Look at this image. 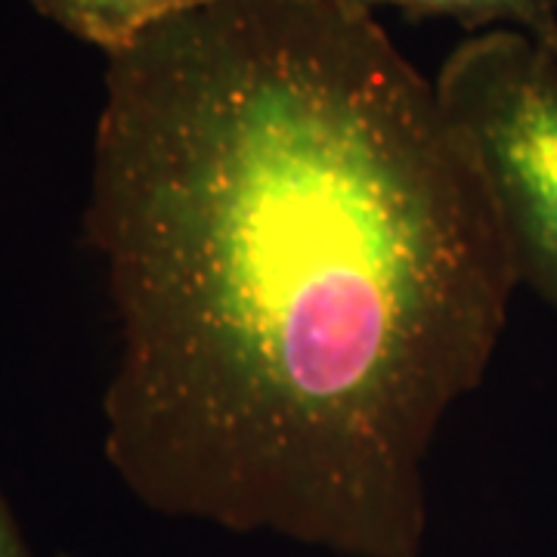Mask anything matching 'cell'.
I'll use <instances>...</instances> for the list:
<instances>
[{
  "label": "cell",
  "mask_w": 557,
  "mask_h": 557,
  "mask_svg": "<svg viewBox=\"0 0 557 557\" xmlns=\"http://www.w3.org/2000/svg\"><path fill=\"white\" fill-rule=\"evenodd\" d=\"M44 20L109 57L131 50L137 40L171 20L196 13L214 0H28Z\"/></svg>",
  "instance_id": "obj_3"
},
{
  "label": "cell",
  "mask_w": 557,
  "mask_h": 557,
  "mask_svg": "<svg viewBox=\"0 0 557 557\" xmlns=\"http://www.w3.org/2000/svg\"><path fill=\"white\" fill-rule=\"evenodd\" d=\"M84 236L106 458L168 518L421 557L424 458L518 273L480 164L354 0H214L106 60Z\"/></svg>",
  "instance_id": "obj_1"
},
{
  "label": "cell",
  "mask_w": 557,
  "mask_h": 557,
  "mask_svg": "<svg viewBox=\"0 0 557 557\" xmlns=\"http://www.w3.org/2000/svg\"><path fill=\"white\" fill-rule=\"evenodd\" d=\"M434 84L490 186L518 282L557 307V50L511 28L480 32Z\"/></svg>",
  "instance_id": "obj_2"
},
{
  "label": "cell",
  "mask_w": 557,
  "mask_h": 557,
  "mask_svg": "<svg viewBox=\"0 0 557 557\" xmlns=\"http://www.w3.org/2000/svg\"><path fill=\"white\" fill-rule=\"evenodd\" d=\"M60 557H69V555H60Z\"/></svg>",
  "instance_id": "obj_6"
},
{
  "label": "cell",
  "mask_w": 557,
  "mask_h": 557,
  "mask_svg": "<svg viewBox=\"0 0 557 557\" xmlns=\"http://www.w3.org/2000/svg\"><path fill=\"white\" fill-rule=\"evenodd\" d=\"M0 557H32L10 505L0 498Z\"/></svg>",
  "instance_id": "obj_5"
},
{
  "label": "cell",
  "mask_w": 557,
  "mask_h": 557,
  "mask_svg": "<svg viewBox=\"0 0 557 557\" xmlns=\"http://www.w3.org/2000/svg\"><path fill=\"white\" fill-rule=\"evenodd\" d=\"M375 13L391 7L409 20H453L468 32H523L557 50V0H354Z\"/></svg>",
  "instance_id": "obj_4"
}]
</instances>
